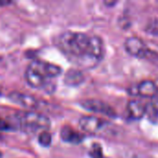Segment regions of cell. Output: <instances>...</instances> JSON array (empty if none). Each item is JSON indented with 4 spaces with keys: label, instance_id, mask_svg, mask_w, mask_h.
<instances>
[{
    "label": "cell",
    "instance_id": "obj_1",
    "mask_svg": "<svg viewBox=\"0 0 158 158\" xmlns=\"http://www.w3.org/2000/svg\"><path fill=\"white\" fill-rule=\"evenodd\" d=\"M56 44L64 54L82 61L83 66H94L104 56V42L97 35L67 31L58 35Z\"/></svg>",
    "mask_w": 158,
    "mask_h": 158
},
{
    "label": "cell",
    "instance_id": "obj_2",
    "mask_svg": "<svg viewBox=\"0 0 158 158\" xmlns=\"http://www.w3.org/2000/svg\"><path fill=\"white\" fill-rule=\"evenodd\" d=\"M61 73L62 69L59 66L36 59L31 61L27 67L25 79L31 87L51 92V90L55 88L52 80Z\"/></svg>",
    "mask_w": 158,
    "mask_h": 158
},
{
    "label": "cell",
    "instance_id": "obj_3",
    "mask_svg": "<svg viewBox=\"0 0 158 158\" xmlns=\"http://www.w3.org/2000/svg\"><path fill=\"white\" fill-rule=\"evenodd\" d=\"M13 129H19L26 133L38 131H47L51 127L50 119L44 114L36 111H19L9 120Z\"/></svg>",
    "mask_w": 158,
    "mask_h": 158
},
{
    "label": "cell",
    "instance_id": "obj_4",
    "mask_svg": "<svg viewBox=\"0 0 158 158\" xmlns=\"http://www.w3.org/2000/svg\"><path fill=\"white\" fill-rule=\"evenodd\" d=\"M81 106L84 107L85 109L95 112V113H100L103 115H106L110 118H116L117 117V112L116 110L107 103L98 100V99H86L82 100L81 102Z\"/></svg>",
    "mask_w": 158,
    "mask_h": 158
},
{
    "label": "cell",
    "instance_id": "obj_5",
    "mask_svg": "<svg viewBox=\"0 0 158 158\" xmlns=\"http://www.w3.org/2000/svg\"><path fill=\"white\" fill-rule=\"evenodd\" d=\"M124 47L129 54L140 58H145L149 51V48L146 44L137 36H131L127 38L124 43Z\"/></svg>",
    "mask_w": 158,
    "mask_h": 158
},
{
    "label": "cell",
    "instance_id": "obj_6",
    "mask_svg": "<svg viewBox=\"0 0 158 158\" xmlns=\"http://www.w3.org/2000/svg\"><path fill=\"white\" fill-rule=\"evenodd\" d=\"M129 93L132 95H141L143 97L153 98L158 94V86L153 81L144 80L138 84L131 86L129 88Z\"/></svg>",
    "mask_w": 158,
    "mask_h": 158
},
{
    "label": "cell",
    "instance_id": "obj_7",
    "mask_svg": "<svg viewBox=\"0 0 158 158\" xmlns=\"http://www.w3.org/2000/svg\"><path fill=\"white\" fill-rule=\"evenodd\" d=\"M8 98L12 102L16 103L17 105H19L28 109H35L40 106V102L38 99H36L32 95L24 93H20L17 91L11 92L8 94Z\"/></svg>",
    "mask_w": 158,
    "mask_h": 158
},
{
    "label": "cell",
    "instance_id": "obj_8",
    "mask_svg": "<svg viewBox=\"0 0 158 158\" xmlns=\"http://www.w3.org/2000/svg\"><path fill=\"white\" fill-rule=\"evenodd\" d=\"M81 129L87 133H96L104 126V121L94 116H82L79 120Z\"/></svg>",
    "mask_w": 158,
    "mask_h": 158
},
{
    "label": "cell",
    "instance_id": "obj_9",
    "mask_svg": "<svg viewBox=\"0 0 158 158\" xmlns=\"http://www.w3.org/2000/svg\"><path fill=\"white\" fill-rule=\"evenodd\" d=\"M60 137L66 143H80L84 139V135L76 131L70 126H64L60 131Z\"/></svg>",
    "mask_w": 158,
    "mask_h": 158
},
{
    "label": "cell",
    "instance_id": "obj_10",
    "mask_svg": "<svg viewBox=\"0 0 158 158\" xmlns=\"http://www.w3.org/2000/svg\"><path fill=\"white\" fill-rule=\"evenodd\" d=\"M127 110L131 118L141 119L145 115V105L140 100L131 99L127 104Z\"/></svg>",
    "mask_w": 158,
    "mask_h": 158
},
{
    "label": "cell",
    "instance_id": "obj_11",
    "mask_svg": "<svg viewBox=\"0 0 158 158\" xmlns=\"http://www.w3.org/2000/svg\"><path fill=\"white\" fill-rule=\"evenodd\" d=\"M84 79H85L84 75L81 70L76 69H71L67 71L64 81L65 83L69 86H77L82 83L84 81Z\"/></svg>",
    "mask_w": 158,
    "mask_h": 158
},
{
    "label": "cell",
    "instance_id": "obj_12",
    "mask_svg": "<svg viewBox=\"0 0 158 158\" xmlns=\"http://www.w3.org/2000/svg\"><path fill=\"white\" fill-rule=\"evenodd\" d=\"M145 115H147L148 118L154 123L158 119V110L151 104V102L145 105Z\"/></svg>",
    "mask_w": 158,
    "mask_h": 158
},
{
    "label": "cell",
    "instance_id": "obj_13",
    "mask_svg": "<svg viewBox=\"0 0 158 158\" xmlns=\"http://www.w3.org/2000/svg\"><path fill=\"white\" fill-rule=\"evenodd\" d=\"M145 31L150 34H153V35H158L157 18H153L147 22V24L145 26Z\"/></svg>",
    "mask_w": 158,
    "mask_h": 158
},
{
    "label": "cell",
    "instance_id": "obj_14",
    "mask_svg": "<svg viewBox=\"0 0 158 158\" xmlns=\"http://www.w3.org/2000/svg\"><path fill=\"white\" fill-rule=\"evenodd\" d=\"M38 142L42 146L48 147L52 143V136L48 131H42L38 136Z\"/></svg>",
    "mask_w": 158,
    "mask_h": 158
},
{
    "label": "cell",
    "instance_id": "obj_15",
    "mask_svg": "<svg viewBox=\"0 0 158 158\" xmlns=\"http://www.w3.org/2000/svg\"><path fill=\"white\" fill-rule=\"evenodd\" d=\"M89 156L91 158H104L103 154V149L102 146L99 143H93L90 151H89Z\"/></svg>",
    "mask_w": 158,
    "mask_h": 158
},
{
    "label": "cell",
    "instance_id": "obj_16",
    "mask_svg": "<svg viewBox=\"0 0 158 158\" xmlns=\"http://www.w3.org/2000/svg\"><path fill=\"white\" fill-rule=\"evenodd\" d=\"M9 130H13V127H12L10 121L0 118V131H9Z\"/></svg>",
    "mask_w": 158,
    "mask_h": 158
},
{
    "label": "cell",
    "instance_id": "obj_17",
    "mask_svg": "<svg viewBox=\"0 0 158 158\" xmlns=\"http://www.w3.org/2000/svg\"><path fill=\"white\" fill-rule=\"evenodd\" d=\"M151 104L158 110V94L154 96L153 98H151Z\"/></svg>",
    "mask_w": 158,
    "mask_h": 158
},
{
    "label": "cell",
    "instance_id": "obj_18",
    "mask_svg": "<svg viewBox=\"0 0 158 158\" xmlns=\"http://www.w3.org/2000/svg\"><path fill=\"white\" fill-rule=\"evenodd\" d=\"M106 6H114L117 2H114V1H112V2H109V1H105L104 2Z\"/></svg>",
    "mask_w": 158,
    "mask_h": 158
},
{
    "label": "cell",
    "instance_id": "obj_19",
    "mask_svg": "<svg viewBox=\"0 0 158 158\" xmlns=\"http://www.w3.org/2000/svg\"><path fill=\"white\" fill-rule=\"evenodd\" d=\"M12 2H10V1H6V2H2V1H0V6H6V5H9V4H11Z\"/></svg>",
    "mask_w": 158,
    "mask_h": 158
},
{
    "label": "cell",
    "instance_id": "obj_20",
    "mask_svg": "<svg viewBox=\"0 0 158 158\" xmlns=\"http://www.w3.org/2000/svg\"><path fill=\"white\" fill-rule=\"evenodd\" d=\"M2 156V154H1V152H0V157Z\"/></svg>",
    "mask_w": 158,
    "mask_h": 158
},
{
    "label": "cell",
    "instance_id": "obj_21",
    "mask_svg": "<svg viewBox=\"0 0 158 158\" xmlns=\"http://www.w3.org/2000/svg\"><path fill=\"white\" fill-rule=\"evenodd\" d=\"M0 94H1V88H0Z\"/></svg>",
    "mask_w": 158,
    "mask_h": 158
}]
</instances>
